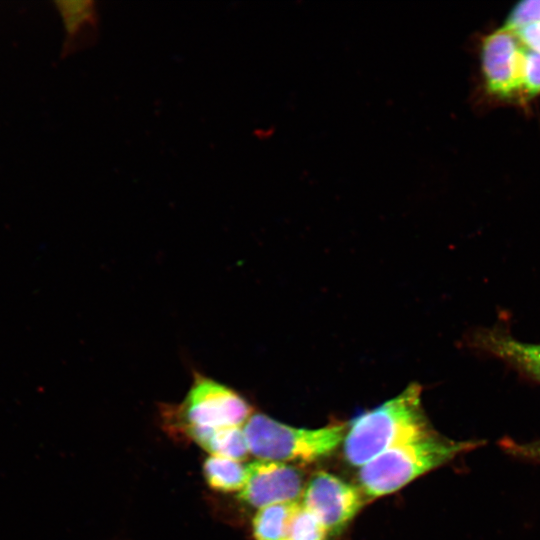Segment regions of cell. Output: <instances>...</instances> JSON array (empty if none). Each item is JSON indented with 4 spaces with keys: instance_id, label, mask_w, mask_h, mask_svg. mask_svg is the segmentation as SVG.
Returning a JSON list of instances; mask_svg holds the SVG:
<instances>
[{
    "instance_id": "cell-16",
    "label": "cell",
    "mask_w": 540,
    "mask_h": 540,
    "mask_svg": "<svg viewBox=\"0 0 540 540\" xmlns=\"http://www.w3.org/2000/svg\"><path fill=\"white\" fill-rule=\"evenodd\" d=\"M511 30L527 48L540 53V22Z\"/></svg>"
},
{
    "instance_id": "cell-15",
    "label": "cell",
    "mask_w": 540,
    "mask_h": 540,
    "mask_svg": "<svg viewBox=\"0 0 540 540\" xmlns=\"http://www.w3.org/2000/svg\"><path fill=\"white\" fill-rule=\"evenodd\" d=\"M498 444L510 456L524 461L540 463V439L530 442H517L510 437H504Z\"/></svg>"
},
{
    "instance_id": "cell-1",
    "label": "cell",
    "mask_w": 540,
    "mask_h": 540,
    "mask_svg": "<svg viewBox=\"0 0 540 540\" xmlns=\"http://www.w3.org/2000/svg\"><path fill=\"white\" fill-rule=\"evenodd\" d=\"M421 392L420 385L411 384L396 397L355 418L343 441L346 460L362 467L390 448L435 433L422 409Z\"/></svg>"
},
{
    "instance_id": "cell-14",
    "label": "cell",
    "mask_w": 540,
    "mask_h": 540,
    "mask_svg": "<svg viewBox=\"0 0 540 540\" xmlns=\"http://www.w3.org/2000/svg\"><path fill=\"white\" fill-rule=\"evenodd\" d=\"M523 88L525 96L540 94V53L526 47Z\"/></svg>"
},
{
    "instance_id": "cell-7",
    "label": "cell",
    "mask_w": 540,
    "mask_h": 540,
    "mask_svg": "<svg viewBox=\"0 0 540 540\" xmlns=\"http://www.w3.org/2000/svg\"><path fill=\"white\" fill-rule=\"evenodd\" d=\"M246 481L238 497L246 504L262 508L296 501L303 495L299 471L283 462L256 460L246 466Z\"/></svg>"
},
{
    "instance_id": "cell-11",
    "label": "cell",
    "mask_w": 540,
    "mask_h": 540,
    "mask_svg": "<svg viewBox=\"0 0 540 540\" xmlns=\"http://www.w3.org/2000/svg\"><path fill=\"white\" fill-rule=\"evenodd\" d=\"M67 34L68 48L85 32L96 31L97 12L95 2L90 0L56 1Z\"/></svg>"
},
{
    "instance_id": "cell-10",
    "label": "cell",
    "mask_w": 540,
    "mask_h": 540,
    "mask_svg": "<svg viewBox=\"0 0 540 540\" xmlns=\"http://www.w3.org/2000/svg\"><path fill=\"white\" fill-rule=\"evenodd\" d=\"M246 474V466L234 459L211 455L203 463L204 478L207 484L217 491H241Z\"/></svg>"
},
{
    "instance_id": "cell-6",
    "label": "cell",
    "mask_w": 540,
    "mask_h": 540,
    "mask_svg": "<svg viewBox=\"0 0 540 540\" xmlns=\"http://www.w3.org/2000/svg\"><path fill=\"white\" fill-rule=\"evenodd\" d=\"M302 505L332 533L340 531L354 518L363 505V498L355 486L327 472H319L307 484Z\"/></svg>"
},
{
    "instance_id": "cell-13",
    "label": "cell",
    "mask_w": 540,
    "mask_h": 540,
    "mask_svg": "<svg viewBox=\"0 0 540 540\" xmlns=\"http://www.w3.org/2000/svg\"><path fill=\"white\" fill-rule=\"evenodd\" d=\"M327 529L309 509L299 504L289 527L286 540H325Z\"/></svg>"
},
{
    "instance_id": "cell-4",
    "label": "cell",
    "mask_w": 540,
    "mask_h": 540,
    "mask_svg": "<svg viewBox=\"0 0 540 540\" xmlns=\"http://www.w3.org/2000/svg\"><path fill=\"white\" fill-rule=\"evenodd\" d=\"M347 428L346 424L296 428L264 414H253L243 431L250 453L262 460L310 463L335 451L344 441Z\"/></svg>"
},
{
    "instance_id": "cell-2",
    "label": "cell",
    "mask_w": 540,
    "mask_h": 540,
    "mask_svg": "<svg viewBox=\"0 0 540 540\" xmlns=\"http://www.w3.org/2000/svg\"><path fill=\"white\" fill-rule=\"evenodd\" d=\"M483 441H455L437 432L388 449L359 470L362 491L370 497L393 493L419 476L474 450Z\"/></svg>"
},
{
    "instance_id": "cell-9",
    "label": "cell",
    "mask_w": 540,
    "mask_h": 540,
    "mask_svg": "<svg viewBox=\"0 0 540 540\" xmlns=\"http://www.w3.org/2000/svg\"><path fill=\"white\" fill-rule=\"evenodd\" d=\"M299 504L297 501H291L260 508L252 520L255 540H286Z\"/></svg>"
},
{
    "instance_id": "cell-3",
    "label": "cell",
    "mask_w": 540,
    "mask_h": 540,
    "mask_svg": "<svg viewBox=\"0 0 540 540\" xmlns=\"http://www.w3.org/2000/svg\"><path fill=\"white\" fill-rule=\"evenodd\" d=\"M164 423L191 440L214 430L240 427L250 418L252 407L232 388L199 372L178 405H163Z\"/></svg>"
},
{
    "instance_id": "cell-12",
    "label": "cell",
    "mask_w": 540,
    "mask_h": 540,
    "mask_svg": "<svg viewBox=\"0 0 540 540\" xmlns=\"http://www.w3.org/2000/svg\"><path fill=\"white\" fill-rule=\"evenodd\" d=\"M203 449L215 456L241 461L250 453L244 431L229 427L211 431L196 441Z\"/></svg>"
},
{
    "instance_id": "cell-8",
    "label": "cell",
    "mask_w": 540,
    "mask_h": 540,
    "mask_svg": "<svg viewBox=\"0 0 540 540\" xmlns=\"http://www.w3.org/2000/svg\"><path fill=\"white\" fill-rule=\"evenodd\" d=\"M469 345L477 352L505 363L525 379L540 385V343L516 339L508 328L496 325L476 329Z\"/></svg>"
},
{
    "instance_id": "cell-5",
    "label": "cell",
    "mask_w": 540,
    "mask_h": 540,
    "mask_svg": "<svg viewBox=\"0 0 540 540\" xmlns=\"http://www.w3.org/2000/svg\"><path fill=\"white\" fill-rule=\"evenodd\" d=\"M526 46L504 26L489 34L482 45L481 62L488 90L502 98L523 96Z\"/></svg>"
}]
</instances>
